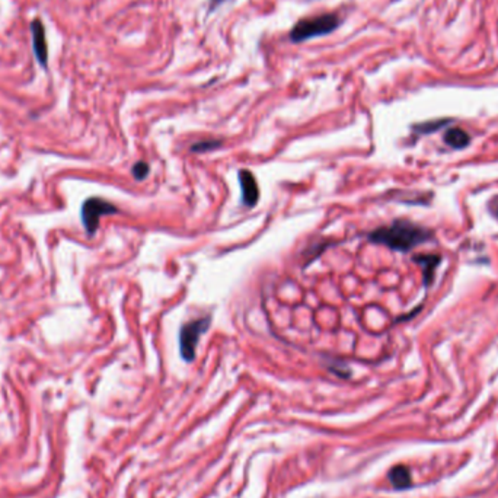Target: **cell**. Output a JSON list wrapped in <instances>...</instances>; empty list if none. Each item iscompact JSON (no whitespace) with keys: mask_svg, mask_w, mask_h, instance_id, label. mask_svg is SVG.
I'll use <instances>...</instances> for the list:
<instances>
[{"mask_svg":"<svg viewBox=\"0 0 498 498\" xmlns=\"http://www.w3.org/2000/svg\"><path fill=\"white\" fill-rule=\"evenodd\" d=\"M431 239V232L408 220H395L392 225L379 228L369 235V241L389 249L408 252Z\"/></svg>","mask_w":498,"mask_h":498,"instance_id":"cell-1","label":"cell"},{"mask_svg":"<svg viewBox=\"0 0 498 498\" xmlns=\"http://www.w3.org/2000/svg\"><path fill=\"white\" fill-rule=\"evenodd\" d=\"M341 25V19L337 13H323L312 18L300 19L292 28L289 38L293 42H303L316 37L328 35L338 30Z\"/></svg>","mask_w":498,"mask_h":498,"instance_id":"cell-2","label":"cell"},{"mask_svg":"<svg viewBox=\"0 0 498 498\" xmlns=\"http://www.w3.org/2000/svg\"><path fill=\"white\" fill-rule=\"evenodd\" d=\"M211 316H203L187 322L180 331V351L185 361H192L196 359V350L203 334L210 328Z\"/></svg>","mask_w":498,"mask_h":498,"instance_id":"cell-3","label":"cell"},{"mask_svg":"<svg viewBox=\"0 0 498 498\" xmlns=\"http://www.w3.org/2000/svg\"><path fill=\"white\" fill-rule=\"evenodd\" d=\"M116 213H118V208L104 199L91 197L88 200H85L80 210V219L86 233L89 236H94L99 228V220L102 216L116 214Z\"/></svg>","mask_w":498,"mask_h":498,"instance_id":"cell-4","label":"cell"},{"mask_svg":"<svg viewBox=\"0 0 498 498\" xmlns=\"http://www.w3.org/2000/svg\"><path fill=\"white\" fill-rule=\"evenodd\" d=\"M31 34H32V44L34 53L42 68H49V49H47V38L44 25L41 24L39 19H34L31 23Z\"/></svg>","mask_w":498,"mask_h":498,"instance_id":"cell-5","label":"cell"},{"mask_svg":"<svg viewBox=\"0 0 498 498\" xmlns=\"http://www.w3.org/2000/svg\"><path fill=\"white\" fill-rule=\"evenodd\" d=\"M237 177H239V184H241V189H242L244 206L255 207L259 200V189H258V184H256L254 174L248 169H241Z\"/></svg>","mask_w":498,"mask_h":498,"instance_id":"cell-6","label":"cell"},{"mask_svg":"<svg viewBox=\"0 0 498 498\" xmlns=\"http://www.w3.org/2000/svg\"><path fill=\"white\" fill-rule=\"evenodd\" d=\"M414 259H416V263L420 264L423 268L425 283L431 285L432 277H435L436 267L440 263V258L437 255H420V256H416Z\"/></svg>","mask_w":498,"mask_h":498,"instance_id":"cell-7","label":"cell"},{"mask_svg":"<svg viewBox=\"0 0 498 498\" xmlns=\"http://www.w3.org/2000/svg\"><path fill=\"white\" fill-rule=\"evenodd\" d=\"M471 142V137L462 128H450L444 135V143L453 149H465Z\"/></svg>","mask_w":498,"mask_h":498,"instance_id":"cell-8","label":"cell"},{"mask_svg":"<svg viewBox=\"0 0 498 498\" xmlns=\"http://www.w3.org/2000/svg\"><path fill=\"white\" fill-rule=\"evenodd\" d=\"M389 480L397 490H405L411 485V473L405 466H395L389 472Z\"/></svg>","mask_w":498,"mask_h":498,"instance_id":"cell-9","label":"cell"},{"mask_svg":"<svg viewBox=\"0 0 498 498\" xmlns=\"http://www.w3.org/2000/svg\"><path fill=\"white\" fill-rule=\"evenodd\" d=\"M222 146V140H214V139H208V140H203V142H197L196 144L191 146V150L196 151V154H206V151L214 150Z\"/></svg>","mask_w":498,"mask_h":498,"instance_id":"cell-10","label":"cell"},{"mask_svg":"<svg viewBox=\"0 0 498 498\" xmlns=\"http://www.w3.org/2000/svg\"><path fill=\"white\" fill-rule=\"evenodd\" d=\"M149 172H150V166H149V163L144 162V161L136 162V163L133 165V168H132V174H133V177H135L137 181L146 180L147 175H149Z\"/></svg>","mask_w":498,"mask_h":498,"instance_id":"cell-11","label":"cell"},{"mask_svg":"<svg viewBox=\"0 0 498 498\" xmlns=\"http://www.w3.org/2000/svg\"><path fill=\"white\" fill-rule=\"evenodd\" d=\"M443 124H444V121H442V123H435V124H432V123H425V124L417 125L416 128L420 130L421 133H430V132H435L436 128H439V127L443 125Z\"/></svg>","mask_w":498,"mask_h":498,"instance_id":"cell-12","label":"cell"},{"mask_svg":"<svg viewBox=\"0 0 498 498\" xmlns=\"http://www.w3.org/2000/svg\"><path fill=\"white\" fill-rule=\"evenodd\" d=\"M490 211L498 219V196L490 201Z\"/></svg>","mask_w":498,"mask_h":498,"instance_id":"cell-13","label":"cell"},{"mask_svg":"<svg viewBox=\"0 0 498 498\" xmlns=\"http://www.w3.org/2000/svg\"><path fill=\"white\" fill-rule=\"evenodd\" d=\"M222 2H225V0H211V6H210V9H213V6H218L219 4H222Z\"/></svg>","mask_w":498,"mask_h":498,"instance_id":"cell-14","label":"cell"}]
</instances>
